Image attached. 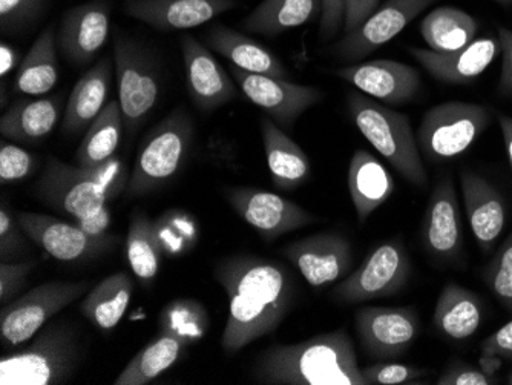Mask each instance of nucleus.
Wrapping results in <instances>:
<instances>
[{
    "mask_svg": "<svg viewBox=\"0 0 512 385\" xmlns=\"http://www.w3.org/2000/svg\"><path fill=\"white\" fill-rule=\"evenodd\" d=\"M244 96L263 109L281 129H292L296 120L324 99V93L316 86L298 85L281 77L247 73L237 66H230Z\"/></svg>",
    "mask_w": 512,
    "mask_h": 385,
    "instance_id": "9b49d317",
    "label": "nucleus"
},
{
    "mask_svg": "<svg viewBox=\"0 0 512 385\" xmlns=\"http://www.w3.org/2000/svg\"><path fill=\"white\" fill-rule=\"evenodd\" d=\"M238 0H126L128 16L155 30H191L234 10Z\"/></svg>",
    "mask_w": 512,
    "mask_h": 385,
    "instance_id": "aec40b11",
    "label": "nucleus"
},
{
    "mask_svg": "<svg viewBox=\"0 0 512 385\" xmlns=\"http://www.w3.org/2000/svg\"><path fill=\"white\" fill-rule=\"evenodd\" d=\"M28 235L23 231L16 214L7 206L0 208V261H22L30 252Z\"/></svg>",
    "mask_w": 512,
    "mask_h": 385,
    "instance_id": "ea45409f",
    "label": "nucleus"
},
{
    "mask_svg": "<svg viewBox=\"0 0 512 385\" xmlns=\"http://www.w3.org/2000/svg\"><path fill=\"white\" fill-rule=\"evenodd\" d=\"M508 381H509V384H511V385H512V372H511V373H509Z\"/></svg>",
    "mask_w": 512,
    "mask_h": 385,
    "instance_id": "5fc2aeb1",
    "label": "nucleus"
},
{
    "mask_svg": "<svg viewBox=\"0 0 512 385\" xmlns=\"http://www.w3.org/2000/svg\"><path fill=\"white\" fill-rule=\"evenodd\" d=\"M493 109L467 102L433 106L422 117L417 145L430 162L453 160L465 154L490 128Z\"/></svg>",
    "mask_w": 512,
    "mask_h": 385,
    "instance_id": "0eeeda50",
    "label": "nucleus"
},
{
    "mask_svg": "<svg viewBox=\"0 0 512 385\" xmlns=\"http://www.w3.org/2000/svg\"><path fill=\"white\" fill-rule=\"evenodd\" d=\"M411 274V263L401 241L375 247L364 263L336 286V300L358 304L393 297L401 292Z\"/></svg>",
    "mask_w": 512,
    "mask_h": 385,
    "instance_id": "9d476101",
    "label": "nucleus"
},
{
    "mask_svg": "<svg viewBox=\"0 0 512 385\" xmlns=\"http://www.w3.org/2000/svg\"><path fill=\"white\" fill-rule=\"evenodd\" d=\"M482 355L512 359V320L483 341Z\"/></svg>",
    "mask_w": 512,
    "mask_h": 385,
    "instance_id": "8fccbe9b",
    "label": "nucleus"
},
{
    "mask_svg": "<svg viewBox=\"0 0 512 385\" xmlns=\"http://www.w3.org/2000/svg\"><path fill=\"white\" fill-rule=\"evenodd\" d=\"M62 105L60 96L17 100L0 120V134L20 143L45 139L59 123Z\"/></svg>",
    "mask_w": 512,
    "mask_h": 385,
    "instance_id": "bb28decb",
    "label": "nucleus"
},
{
    "mask_svg": "<svg viewBox=\"0 0 512 385\" xmlns=\"http://www.w3.org/2000/svg\"><path fill=\"white\" fill-rule=\"evenodd\" d=\"M134 284L125 272L109 275L92 287L80 304L86 320L103 332L119 326L132 300Z\"/></svg>",
    "mask_w": 512,
    "mask_h": 385,
    "instance_id": "7c9ffc66",
    "label": "nucleus"
},
{
    "mask_svg": "<svg viewBox=\"0 0 512 385\" xmlns=\"http://www.w3.org/2000/svg\"><path fill=\"white\" fill-rule=\"evenodd\" d=\"M206 42L211 50L226 57L232 65L247 73L266 74L281 79L289 76L284 63L269 48L226 25H214L207 33Z\"/></svg>",
    "mask_w": 512,
    "mask_h": 385,
    "instance_id": "a878e982",
    "label": "nucleus"
},
{
    "mask_svg": "<svg viewBox=\"0 0 512 385\" xmlns=\"http://www.w3.org/2000/svg\"><path fill=\"white\" fill-rule=\"evenodd\" d=\"M500 129H502L503 142H505L506 155L512 169V117L499 116Z\"/></svg>",
    "mask_w": 512,
    "mask_h": 385,
    "instance_id": "603ef678",
    "label": "nucleus"
},
{
    "mask_svg": "<svg viewBox=\"0 0 512 385\" xmlns=\"http://www.w3.org/2000/svg\"><path fill=\"white\" fill-rule=\"evenodd\" d=\"M482 277L496 300L512 312V232L486 264Z\"/></svg>",
    "mask_w": 512,
    "mask_h": 385,
    "instance_id": "4c0bfd02",
    "label": "nucleus"
},
{
    "mask_svg": "<svg viewBox=\"0 0 512 385\" xmlns=\"http://www.w3.org/2000/svg\"><path fill=\"white\" fill-rule=\"evenodd\" d=\"M477 20L467 11L440 7L430 11L421 24V34L430 50L450 53L476 40Z\"/></svg>",
    "mask_w": 512,
    "mask_h": 385,
    "instance_id": "72a5a7b5",
    "label": "nucleus"
},
{
    "mask_svg": "<svg viewBox=\"0 0 512 385\" xmlns=\"http://www.w3.org/2000/svg\"><path fill=\"white\" fill-rule=\"evenodd\" d=\"M227 201L267 241L306 228L316 220L315 215L293 201L260 189H229Z\"/></svg>",
    "mask_w": 512,
    "mask_h": 385,
    "instance_id": "f8f14e48",
    "label": "nucleus"
},
{
    "mask_svg": "<svg viewBox=\"0 0 512 385\" xmlns=\"http://www.w3.org/2000/svg\"><path fill=\"white\" fill-rule=\"evenodd\" d=\"M460 185L474 238L483 252H490L505 228L506 208L502 194L473 171H462Z\"/></svg>",
    "mask_w": 512,
    "mask_h": 385,
    "instance_id": "5701e85b",
    "label": "nucleus"
},
{
    "mask_svg": "<svg viewBox=\"0 0 512 385\" xmlns=\"http://www.w3.org/2000/svg\"><path fill=\"white\" fill-rule=\"evenodd\" d=\"M77 228L85 232L88 237L99 241H109L108 231L111 228V209L109 206L100 209L96 214L88 215L85 218H77Z\"/></svg>",
    "mask_w": 512,
    "mask_h": 385,
    "instance_id": "de8ad7c7",
    "label": "nucleus"
},
{
    "mask_svg": "<svg viewBox=\"0 0 512 385\" xmlns=\"http://www.w3.org/2000/svg\"><path fill=\"white\" fill-rule=\"evenodd\" d=\"M348 191L359 224H364L393 195L394 180L375 155L359 149L348 166Z\"/></svg>",
    "mask_w": 512,
    "mask_h": 385,
    "instance_id": "b1692460",
    "label": "nucleus"
},
{
    "mask_svg": "<svg viewBox=\"0 0 512 385\" xmlns=\"http://www.w3.org/2000/svg\"><path fill=\"white\" fill-rule=\"evenodd\" d=\"M214 274L229 300L221 338L227 355H235L275 332L290 312L295 284L289 270L278 261L235 255L220 261Z\"/></svg>",
    "mask_w": 512,
    "mask_h": 385,
    "instance_id": "f257e3e1",
    "label": "nucleus"
},
{
    "mask_svg": "<svg viewBox=\"0 0 512 385\" xmlns=\"http://www.w3.org/2000/svg\"><path fill=\"white\" fill-rule=\"evenodd\" d=\"M111 31V2L91 0L63 14L57 47L69 63L86 65L96 59Z\"/></svg>",
    "mask_w": 512,
    "mask_h": 385,
    "instance_id": "dca6fc26",
    "label": "nucleus"
},
{
    "mask_svg": "<svg viewBox=\"0 0 512 385\" xmlns=\"http://www.w3.org/2000/svg\"><path fill=\"white\" fill-rule=\"evenodd\" d=\"M253 379L266 385H367L344 329L264 350L253 366Z\"/></svg>",
    "mask_w": 512,
    "mask_h": 385,
    "instance_id": "f03ea898",
    "label": "nucleus"
},
{
    "mask_svg": "<svg viewBox=\"0 0 512 385\" xmlns=\"http://www.w3.org/2000/svg\"><path fill=\"white\" fill-rule=\"evenodd\" d=\"M57 34L53 25L45 28L23 57L16 76V89L25 96L42 97L59 82Z\"/></svg>",
    "mask_w": 512,
    "mask_h": 385,
    "instance_id": "2f4dec72",
    "label": "nucleus"
},
{
    "mask_svg": "<svg viewBox=\"0 0 512 385\" xmlns=\"http://www.w3.org/2000/svg\"><path fill=\"white\" fill-rule=\"evenodd\" d=\"M321 13V0H263L241 22V27L249 33L276 37L309 24Z\"/></svg>",
    "mask_w": 512,
    "mask_h": 385,
    "instance_id": "c756f323",
    "label": "nucleus"
},
{
    "mask_svg": "<svg viewBox=\"0 0 512 385\" xmlns=\"http://www.w3.org/2000/svg\"><path fill=\"white\" fill-rule=\"evenodd\" d=\"M381 0H347L345 4L344 33L358 30L365 20L375 13Z\"/></svg>",
    "mask_w": 512,
    "mask_h": 385,
    "instance_id": "49530a36",
    "label": "nucleus"
},
{
    "mask_svg": "<svg viewBox=\"0 0 512 385\" xmlns=\"http://www.w3.org/2000/svg\"><path fill=\"white\" fill-rule=\"evenodd\" d=\"M482 320L483 306L477 293L457 283H448L439 293L433 321L445 338L465 341L479 330Z\"/></svg>",
    "mask_w": 512,
    "mask_h": 385,
    "instance_id": "c85d7f7f",
    "label": "nucleus"
},
{
    "mask_svg": "<svg viewBox=\"0 0 512 385\" xmlns=\"http://www.w3.org/2000/svg\"><path fill=\"white\" fill-rule=\"evenodd\" d=\"M194 123L184 109L169 114L146 137L126 186L129 198L142 197L166 185L188 157Z\"/></svg>",
    "mask_w": 512,
    "mask_h": 385,
    "instance_id": "423d86ee",
    "label": "nucleus"
},
{
    "mask_svg": "<svg viewBox=\"0 0 512 385\" xmlns=\"http://www.w3.org/2000/svg\"><path fill=\"white\" fill-rule=\"evenodd\" d=\"M114 65L119 85V102L123 122L129 132L142 125L160 96L157 66L148 51L135 40L117 34L114 42Z\"/></svg>",
    "mask_w": 512,
    "mask_h": 385,
    "instance_id": "1a4fd4ad",
    "label": "nucleus"
},
{
    "mask_svg": "<svg viewBox=\"0 0 512 385\" xmlns=\"http://www.w3.org/2000/svg\"><path fill=\"white\" fill-rule=\"evenodd\" d=\"M499 51V40L482 37L450 53H437L430 48H411L410 54L439 82L465 85L482 76Z\"/></svg>",
    "mask_w": 512,
    "mask_h": 385,
    "instance_id": "412c9836",
    "label": "nucleus"
},
{
    "mask_svg": "<svg viewBox=\"0 0 512 385\" xmlns=\"http://www.w3.org/2000/svg\"><path fill=\"white\" fill-rule=\"evenodd\" d=\"M283 255L316 289L344 278L352 269L353 247L344 235L321 232L284 247Z\"/></svg>",
    "mask_w": 512,
    "mask_h": 385,
    "instance_id": "4468645a",
    "label": "nucleus"
},
{
    "mask_svg": "<svg viewBox=\"0 0 512 385\" xmlns=\"http://www.w3.org/2000/svg\"><path fill=\"white\" fill-rule=\"evenodd\" d=\"M424 244L439 260H456L462 252L459 201L450 177L442 178L431 192L424 218Z\"/></svg>",
    "mask_w": 512,
    "mask_h": 385,
    "instance_id": "4be33fe9",
    "label": "nucleus"
},
{
    "mask_svg": "<svg viewBox=\"0 0 512 385\" xmlns=\"http://www.w3.org/2000/svg\"><path fill=\"white\" fill-rule=\"evenodd\" d=\"M161 330L175 333L191 344L203 338L209 327L206 309L197 301L178 300L163 309L160 315Z\"/></svg>",
    "mask_w": 512,
    "mask_h": 385,
    "instance_id": "e433bc0d",
    "label": "nucleus"
},
{
    "mask_svg": "<svg viewBox=\"0 0 512 385\" xmlns=\"http://www.w3.org/2000/svg\"><path fill=\"white\" fill-rule=\"evenodd\" d=\"M338 77L361 93L388 105L411 102L421 88V74L413 66L396 60H370L336 71Z\"/></svg>",
    "mask_w": 512,
    "mask_h": 385,
    "instance_id": "f3484780",
    "label": "nucleus"
},
{
    "mask_svg": "<svg viewBox=\"0 0 512 385\" xmlns=\"http://www.w3.org/2000/svg\"><path fill=\"white\" fill-rule=\"evenodd\" d=\"M436 0H387L364 24L336 43V56L347 62L364 59L401 34L422 11Z\"/></svg>",
    "mask_w": 512,
    "mask_h": 385,
    "instance_id": "2eb2a0df",
    "label": "nucleus"
},
{
    "mask_svg": "<svg viewBox=\"0 0 512 385\" xmlns=\"http://www.w3.org/2000/svg\"><path fill=\"white\" fill-rule=\"evenodd\" d=\"M80 347L66 324H51L30 346L0 359V385L65 384L76 370Z\"/></svg>",
    "mask_w": 512,
    "mask_h": 385,
    "instance_id": "39448f33",
    "label": "nucleus"
},
{
    "mask_svg": "<svg viewBox=\"0 0 512 385\" xmlns=\"http://www.w3.org/2000/svg\"><path fill=\"white\" fill-rule=\"evenodd\" d=\"M181 53L189 94L198 109L212 112L237 99V82L234 77L224 71L214 54L203 43L186 34L181 37Z\"/></svg>",
    "mask_w": 512,
    "mask_h": 385,
    "instance_id": "a211bd4d",
    "label": "nucleus"
},
{
    "mask_svg": "<svg viewBox=\"0 0 512 385\" xmlns=\"http://www.w3.org/2000/svg\"><path fill=\"white\" fill-rule=\"evenodd\" d=\"M189 344L175 333L161 330L160 335L149 343L145 349L140 350L128 366L123 369L115 385H148L171 369L175 362L181 358L184 349Z\"/></svg>",
    "mask_w": 512,
    "mask_h": 385,
    "instance_id": "473e14b6",
    "label": "nucleus"
},
{
    "mask_svg": "<svg viewBox=\"0 0 512 385\" xmlns=\"http://www.w3.org/2000/svg\"><path fill=\"white\" fill-rule=\"evenodd\" d=\"M37 165V157L11 143H2L0 148V181L13 183L31 175Z\"/></svg>",
    "mask_w": 512,
    "mask_h": 385,
    "instance_id": "79ce46f5",
    "label": "nucleus"
},
{
    "mask_svg": "<svg viewBox=\"0 0 512 385\" xmlns=\"http://www.w3.org/2000/svg\"><path fill=\"white\" fill-rule=\"evenodd\" d=\"M321 34L324 39H332L344 28L345 4L347 0H321Z\"/></svg>",
    "mask_w": 512,
    "mask_h": 385,
    "instance_id": "a18cd8bd",
    "label": "nucleus"
},
{
    "mask_svg": "<svg viewBox=\"0 0 512 385\" xmlns=\"http://www.w3.org/2000/svg\"><path fill=\"white\" fill-rule=\"evenodd\" d=\"M439 385H496V376L488 375L480 367L456 361L437 379Z\"/></svg>",
    "mask_w": 512,
    "mask_h": 385,
    "instance_id": "c03bdc74",
    "label": "nucleus"
},
{
    "mask_svg": "<svg viewBox=\"0 0 512 385\" xmlns=\"http://www.w3.org/2000/svg\"><path fill=\"white\" fill-rule=\"evenodd\" d=\"M126 180V166L119 157L92 168L50 158L34 185V194L46 206L77 220L108 206L128 186Z\"/></svg>",
    "mask_w": 512,
    "mask_h": 385,
    "instance_id": "7ed1b4c3",
    "label": "nucleus"
},
{
    "mask_svg": "<svg viewBox=\"0 0 512 385\" xmlns=\"http://www.w3.org/2000/svg\"><path fill=\"white\" fill-rule=\"evenodd\" d=\"M17 51L13 47H10L8 43H2L0 45V76L5 77L8 73L14 70V66L17 65Z\"/></svg>",
    "mask_w": 512,
    "mask_h": 385,
    "instance_id": "3c124183",
    "label": "nucleus"
},
{
    "mask_svg": "<svg viewBox=\"0 0 512 385\" xmlns=\"http://www.w3.org/2000/svg\"><path fill=\"white\" fill-rule=\"evenodd\" d=\"M367 385H405L413 384L427 375L421 367L407 366L398 362H378L375 366L361 369Z\"/></svg>",
    "mask_w": 512,
    "mask_h": 385,
    "instance_id": "a19ab883",
    "label": "nucleus"
},
{
    "mask_svg": "<svg viewBox=\"0 0 512 385\" xmlns=\"http://www.w3.org/2000/svg\"><path fill=\"white\" fill-rule=\"evenodd\" d=\"M17 221L33 243L59 261H77L96 257L109 247V241L94 240L74 223L51 215L16 212Z\"/></svg>",
    "mask_w": 512,
    "mask_h": 385,
    "instance_id": "6ab92c4d",
    "label": "nucleus"
},
{
    "mask_svg": "<svg viewBox=\"0 0 512 385\" xmlns=\"http://www.w3.org/2000/svg\"><path fill=\"white\" fill-rule=\"evenodd\" d=\"M88 281H50L2 306L0 341L19 347L33 339L57 313L88 292Z\"/></svg>",
    "mask_w": 512,
    "mask_h": 385,
    "instance_id": "6e6552de",
    "label": "nucleus"
},
{
    "mask_svg": "<svg viewBox=\"0 0 512 385\" xmlns=\"http://www.w3.org/2000/svg\"><path fill=\"white\" fill-rule=\"evenodd\" d=\"M123 122L119 102H109L83 135L76 152V163L85 168L103 165L115 157V151L122 142Z\"/></svg>",
    "mask_w": 512,
    "mask_h": 385,
    "instance_id": "f704fd0d",
    "label": "nucleus"
},
{
    "mask_svg": "<svg viewBox=\"0 0 512 385\" xmlns=\"http://www.w3.org/2000/svg\"><path fill=\"white\" fill-rule=\"evenodd\" d=\"M37 266L36 260L0 261V303L2 306L20 297L23 287L27 286L28 277Z\"/></svg>",
    "mask_w": 512,
    "mask_h": 385,
    "instance_id": "37998d69",
    "label": "nucleus"
},
{
    "mask_svg": "<svg viewBox=\"0 0 512 385\" xmlns=\"http://www.w3.org/2000/svg\"><path fill=\"white\" fill-rule=\"evenodd\" d=\"M347 103L356 128L370 145L411 185L425 188L428 175L410 119L361 93L348 94Z\"/></svg>",
    "mask_w": 512,
    "mask_h": 385,
    "instance_id": "20e7f679",
    "label": "nucleus"
},
{
    "mask_svg": "<svg viewBox=\"0 0 512 385\" xmlns=\"http://www.w3.org/2000/svg\"><path fill=\"white\" fill-rule=\"evenodd\" d=\"M126 257L132 274L142 281L151 283L160 270V244H158L157 229L154 221L137 212L129 223L126 237Z\"/></svg>",
    "mask_w": 512,
    "mask_h": 385,
    "instance_id": "c9c22d12",
    "label": "nucleus"
},
{
    "mask_svg": "<svg viewBox=\"0 0 512 385\" xmlns=\"http://www.w3.org/2000/svg\"><path fill=\"white\" fill-rule=\"evenodd\" d=\"M264 152L273 185L281 191H293L310 177V160L284 129L272 119L261 120Z\"/></svg>",
    "mask_w": 512,
    "mask_h": 385,
    "instance_id": "cd10ccee",
    "label": "nucleus"
},
{
    "mask_svg": "<svg viewBox=\"0 0 512 385\" xmlns=\"http://www.w3.org/2000/svg\"><path fill=\"white\" fill-rule=\"evenodd\" d=\"M500 53H502V74H500V93L512 94V31L508 28H499Z\"/></svg>",
    "mask_w": 512,
    "mask_h": 385,
    "instance_id": "09e8293b",
    "label": "nucleus"
},
{
    "mask_svg": "<svg viewBox=\"0 0 512 385\" xmlns=\"http://www.w3.org/2000/svg\"><path fill=\"white\" fill-rule=\"evenodd\" d=\"M494 2H497L499 5H503V7H509V5H512V0H494Z\"/></svg>",
    "mask_w": 512,
    "mask_h": 385,
    "instance_id": "864d4df0",
    "label": "nucleus"
},
{
    "mask_svg": "<svg viewBox=\"0 0 512 385\" xmlns=\"http://www.w3.org/2000/svg\"><path fill=\"white\" fill-rule=\"evenodd\" d=\"M356 332L371 358L402 355L419 335V316L413 307H362L355 315Z\"/></svg>",
    "mask_w": 512,
    "mask_h": 385,
    "instance_id": "ddd939ff",
    "label": "nucleus"
},
{
    "mask_svg": "<svg viewBox=\"0 0 512 385\" xmlns=\"http://www.w3.org/2000/svg\"><path fill=\"white\" fill-rule=\"evenodd\" d=\"M50 0H0V27L5 33H19L36 24Z\"/></svg>",
    "mask_w": 512,
    "mask_h": 385,
    "instance_id": "58836bf2",
    "label": "nucleus"
},
{
    "mask_svg": "<svg viewBox=\"0 0 512 385\" xmlns=\"http://www.w3.org/2000/svg\"><path fill=\"white\" fill-rule=\"evenodd\" d=\"M114 63L102 59L89 68L73 88L65 108L63 132L69 135L80 134L91 126L108 103Z\"/></svg>",
    "mask_w": 512,
    "mask_h": 385,
    "instance_id": "393cba45",
    "label": "nucleus"
}]
</instances>
